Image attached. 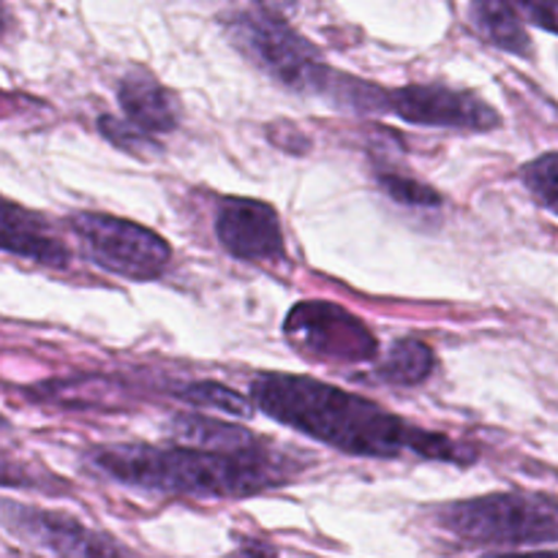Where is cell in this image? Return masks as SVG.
I'll list each match as a JSON object with an SVG mask.
<instances>
[{"mask_svg": "<svg viewBox=\"0 0 558 558\" xmlns=\"http://www.w3.org/2000/svg\"><path fill=\"white\" fill-rule=\"evenodd\" d=\"M71 227L87 259L112 276L153 281L172 259V248L161 234L125 218L107 213H76Z\"/></svg>", "mask_w": 558, "mask_h": 558, "instance_id": "obj_5", "label": "cell"}, {"mask_svg": "<svg viewBox=\"0 0 558 558\" xmlns=\"http://www.w3.org/2000/svg\"><path fill=\"white\" fill-rule=\"evenodd\" d=\"M434 365L436 357L428 343L417 341V338H401V341L392 343L390 354L379 365V376L385 381H390V385L412 387L428 379Z\"/></svg>", "mask_w": 558, "mask_h": 558, "instance_id": "obj_14", "label": "cell"}, {"mask_svg": "<svg viewBox=\"0 0 558 558\" xmlns=\"http://www.w3.org/2000/svg\"><path fill=\"white\" fill-rule=\"evenodd\" d=\"M98 131H101L112 145H118L120 150L131 153V156L136 158H150L161 153V147L153 140V134H147L145 129L131 123L129 118L118 120L112 118V114H101V118H98Z\"/></svg>", "mask_w": 558, "mask_h": 558, "instance_id": "obj_16", "label": "cell"}, {"mask_svg": "<svg viewBox=\"0 0 558 558\" xmlns=\"http://www.w3.org/2000/svg\"><path fill=\"white\" fill-rule=\"evenodd\" d=\"M0 227H3L5 254L25 256V259H33L47 267H58V270L71 262L69 248L49 232L47 221L36 216V213L25 210V207H16L14 202H5L3 205Z\"/></svg>", "mask_w": 558, "mask_h": 558, "instance_id": "obj_11", "label": "cell"}, {"mask_svg": "<svg viewBox=\"0 0 558 558\" xmlns=\"http://www.w3.org/2000/svg\"><path fill=\"white\" fill-rule=\"evenodd\" d=\"M118 101L125 118L147 134H167L183 120V104L147 71H129L118 85Z\"/></svg>", "mask_w": 558, "mask_h": 558, "instance_id": "obj_10", "label": "cell"}, {"mask_svg": "<svg viewBox=\"0 0 558 558\" xmlns=\"http://www.w3.org/2000/svg\"><path fill=\"white\" fill-rule=\"evenodd\" d=\"M3 526L25 543L58 556H112L125 554V548L104 539L101 534L87 532L82 523L60 515V512L22 507L3 501Z\"/></svg>", "mask_w": 558, "mask_h": 558, "instance_id": "obj_9", "label": "cell"}, {"mask_svg": "<svg viewBox=\"0 0 558 558\" xmlns=\"http://www.w3.org/2000/svg\"><path fill=\"white\" fill-rule=\"evenodd\" d=\"M169 430L178 441L202 450H251L256 439L245 428L221 423V420L199 417V414H174Z\"/></svg>", "mask_w": 558, "mask_h": 558, "instance_id": "obj_13", "label": "cell"}, {"mask_svg": "<svg viewBox=\"0 0 558 558\" xmlns=\"http://www.w3.org/2000/svg\"><path fill=\"white\" fill-rule=\"evenodd\" d=\"M262 11L267 14H276V16H287L298 9V0H256Z\"/></svg>", "mask_w": 558, "mask_h": 558, "instance_id": "obj_21", "label": "cell"}, {"mask_svg": "<svg viewBox=\"0 0 558 558\" xmlns=\"http://www.w3.org/2000/svg\"><path fill=\"white\" fill-rule=\"evenodd\" d=\"M178 398L180 401L191 403V407L218 409V412H227L232 414V417H251L256 407V403L245 401L240 392L229 390V387L223 385H216V381H196V385L180 387Z\"/></svg>", "mask_w": 558, "mask_h": 558, "instance_id": "obj_15", "label": "cell"}, {"mask_svg": "<svg viewBox=\"0 0 558 558\" xmlns=\"http://www.w3.org/2000/svg\"><path fill=\"white\" fill-rule=\"evenodd\" d=\"M216 234L229 254L245 262H278L287 254L278 213L259 199H221L216 210Z\"/></svg>", "mask_w": 558, "mask_h": 558, "instance_id": "obj_8", "label": "cell"}, {"mask_svg": "<svg viewBox=\"0 0 558 558\" xmlns=\"http://www.w3.org/2000/svg\"><path fill=\"white\" fill-rule=\"evenodd\" d=\"M521 178L534 199L558 216V153H545L521 169Z\"/></svg>", "mask_w": 558, "mask_h": 558, "instance_id": "obj_17", "label": "cell"}, {"mask_svg": "<svg viewBox=\"0 0 558 558\" xmlns=\"http://www.w3.org/2000/svg\"><path fill=\"white\" fill-rule=\"evenodd\" d=\"M441 529L477 548L558 545V501L543 494H490L439 512Z\"/></svg>", "mask_w": 558, "mask_h": 558, "instance_id": "obj_3", "label": "cell"}, {"mask_svg": "<svg viewBox=\"0 0 558 558\" xmlns=\"http://www.w3.org/2000/svg\"><path fill=\"white\" fill-rule=\"evenodd\" d=\"M283 336L298 352L316 360L368 363L379 352L376 336L347 308L322 300H305L289 311Z\"/></svg>", "mask_w": 558, "mask_h": 558, "instance_id": "obj_6", "label": "cell"}, {"mask_svg": "<svg viewBox=\"0 0 558 558\" xmlns=\"http://www.w3.org/2000/svg\"><path fill=\"white\" fill-rule=\"evenodd\" d=\"M379 185L390 199H396L398 205H409V207H439L441 196L436 194L430 185L420 183L414 178H403V174L387 172L379 174Z\"/></svg>", "mask_w": 558, "mask_h": 558, "instance_id": "obj_18", "label": "cell"}, {"mask_svg": "<svg viewBox=\"0 0 558 558\" xmlns=\"http://www.w3.org/2000/svg\"><path fill=\"white\" fill-rule=\"evenodd\" d=\"M472 20L485 41H490L494 47L518 54V58L532 54V38H529L523 16L518 14L512 0H472Z\"/></svg>", "mask_w": 558, "mask_h": 558, "instance_id": "obj_12", "label": "cell"}, {"mask_svg": "<svg viewBox=\"0 0 558 558\" xmlns=\"http://www.w3.org/2000/svg\"><path fill=\"white\" fill-rule=\"evenodd\" d=\"M96 474L169 496H254L287 483L283 463L270 461L259 447L251 450H202V447L109 445L87 456Z\"/></svg>", "mask_w": 558, "mask_h": 558, "instance_id": "obj_2", "label": "cell"}, {"mask_svg": "<svg viewBox=\"0 0 558 558\" xmlns=\"http://www.w3.org/2000/svg\"><path fill=\"white\" fill-rule=\"evenodd\" d=\"M267 136L272 140V145L281 147V150L287 153H308L311 147L308 136L300 134V131L294 129V123H289V120H278L276 125H270V129H267Z\"/></svg>", "mask_w": 558, "mask_h": 558, "instance_id": "obj_20", "label": "cell"}, {"mask_svg": "<svg viewBox=\"0 0 558 558\" xmlns=\"http://www.w3.org/2000/svg\"><path fill=\"white\" fill-rule=\"evenodd\" d=\"M379 114H396L414 125L461 131H494L501 125L499 112L483 98L447 85H407L381 93Z\"/></svg>", "mask_w": 558, "mask_h": 558, "instance_id": "obj_7", "label": "cell"}, {"mask_svg": "<svg viewBox=\"0 0 558 558\" xmlns=\"http://www.w3.org/2000/svg\"><path fill=\"white\" fill-rule=\"evenodd\" d=\"M523 22L543 27L558 36V0H512Z\"/></svg>", "mask_w": 558, "mask_h": 558, "instance_id": "obj_19", "label": "cell"}, {"mask_svg": "<svg viewBox=\"0 0 558 558\" xmlns=\"http://www.w3.org/2000/svg\"><path fill=\"white\" fill-rule=\"evenodd\" d=\"M227 33L234 47L254 60L265 74L289 90L330 98L341 71L319 60V52L283 22L267 11H240L227 20Z\"/></svg>", "mask_w": 558, "mask_h": 558, "instance_id": "obj_4", "label": "cell"}, {"mask_svg": "<svg viewBox=\"0 0 558 558\" xmlns=\"http://www.w3.org/2000/svg\"><path fill=\"white\" fill-rule=\"evenodd\" d=\"M256 407L276 423L289 425L327 447L360 458H420L447 463H472L474 452L441 434L409 425L374 401L294 374H262L251 385Z\"/></svg>", "mask_w": 558, "mask_h": 558, "instance_id": "obj_1", "label": "cell"}]
</instances>
